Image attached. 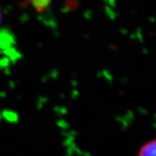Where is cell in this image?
Listing matches in <instances>:
<instances>
[{"instance_id":"6da1fadb","label":"cell","mask_w":156,"mask_h":156,"mask_svg":"<svg viewBox=\"0 0 156 156\" xmlns=\"http://www.w3.org/2000/svg\"><path fill=\"white\" fill-rule=\"evenodd\" d=\"M138 156H156V139L144 144L140 147Z\"/></svg>"},{"instance_id":"7a4b0ae2","label":"cell","mask_w":156,"mask_h":156,"mask_svg":"<svg viewBox=\"0 0 156 156\" xmlns=\"http://www.w3.org/2000/svg\"><path fill=\"white\" fill-rule=\"evenodd\" d=\"M37 12H43L50 5L51 0H29Z\"/></svg>"},{"instance_id":"3957f363","label":"cell","mask_w":156,"mask_h":156,"mask_svg":"<svg viewBox=\"0 0 156 156\" xmlns=\"http://www.w3.org/2000/svg\"><path fill=\"white\" fill-rule=\"evenodd\" d=\"M78 6L77 0H67L65 2V7L68 10H74Z\"/></svg>"},{"instance_id":"277c9868","label":"cell","mask_w":156,"mask_h":156,"mask_svg":"<svg viewBox=\"0 0 156 156\" xmlns=\"http://www.w3.org/2000/svg\"><path fill=\"white\" fill-rule=\"evenodd\" d=\"M2 13L1 8H0V25L2 23Z\"/></svg>"}]
</instances>
